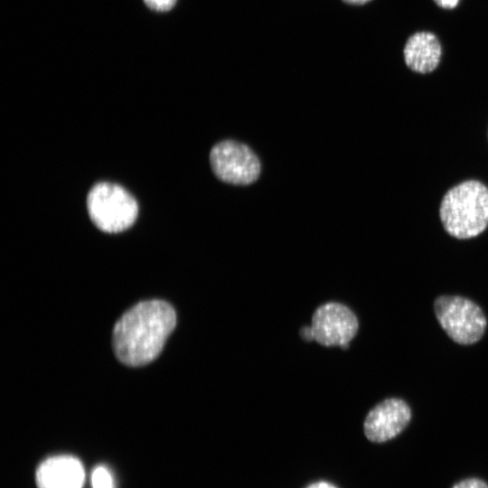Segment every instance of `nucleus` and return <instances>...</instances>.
Segmentation results:
<instances>
[{
  "label": "nucleus",
  "instance_id": "f257e3e1",
  "mask_svg": "<svg viewBox=\"0 0 488 488\" xmlns=\"http://www.w3.org/2000/svg\"><path fill=\"white\" fill-rule=\"evenodd\" d=\"M175 324V311L164 301L135 305L113 329L112 343L117 359L133 367L149 363L161 352Z\"/></svg>",
  "mask_w": 488,
  "mask_h": 488
},
{
  "label": "nucleus",
  "instance_id": "423d86ee",
  "mask_svg": "<svg viewBox=\"0 0 488 488\" xmlns=\"http://www.w3.org/2000/svg\"><path fill=\"white\" fill-rule=\"evenodd\" d=\"M356 315L346 305L329 302L320 305L313 314V338L324 346L348 348L358 331Z\"/></svg>",
  "mask_w": 488,
  "mask_h": 488
},
{
  "label": "nucleus",
  "instance_id": "4468645a",
  "mask_svg": "<svg viewBox=\"0 0 488 488\" xmlns=\"http://www.w3.org/2000/svg\"><path fill=\"white\" fill-rule=\"evenodd\" d=\"M300 334L305 341L314 340L311 326H304L300 331Z\"/></svg>",
  "mask_w": 488,
  "mask_h": 488
},
{
  "label": "nucleus",
  "instance_id": "f03ea898",
  "mask_svg": "<svg viewBox=\"0 0 488 488\" xmlns=\"http://www.w3.org/2000/svg\"><path fill=\"white\" fill-rule=\"evenodd\" d=\"M440 220L445 230L459 239L478 236L488 226V188L476 180H466L444 195Z\"/></svg>",
  "mask_w": 488,
  "mask_h": 488
},
{
  "label": "nucleus",
  "instance_id": "9d476101",
  "mask_svg": "<svg viewBox=\"0 0 488 488\" xmlns=\"http://www.w3.org/2000/svg\"><path fill=\"white\" fill-rule=\"evenodd\" d=\"M92 488H114L112 475L104 465L95 467L91 474Z\"/></svg>",
  "mask_w": 488,
  "mask_h": 488
},
{
  "label": "nucleus",
  "instance_id": "9b49d317",
  "mask_svg": "<svg viewBox=\"0 0 488 488\" xmlns=\"http://www.w3.org/2000/svg\"><path fill=\"white\" fill-rule=\"evenodd\" d=\"M145 5L153 10L165 12L174 7L176 0H144Z\"/></svg>",
  "mask_w": 488,
  "mask_h": 488
},
{
  "label": "nucleus",
  "instance_id": "f8f14e48",
  "mask_svg": "<svg viewBox=\"0 0 488 488\" xmlns=\"http://www.w3.org/2000/svg\"><path fill=\"white\" fill-rule=\"evenodd\" d=\"M452 488H488V484L478 478H467L456 483Z\"/></svg>",
  "mask_w": 488,
  "mask_h": 488
},
{
  "label": "nucleus",
  "instance_id": "1a4fd4ad",
  "mask_svg": "<svg viewBox=\"0 0 488 488\" xmlns=\"http://www.w3.org/2000/svg\"><path fill=\"white\" fill-rule=\"evenodd\" d=\"M403 53L404 61L410 70L428 73L439 64L442 50L434 33L418 32L408 39Z\"/></svg>",
  "mask_w": 488,
  "mask_h": 488
},
{
  "label": "nucleus",
  "instance_id": "6e6552de",
  "mask_svg": "<svg viewBox=\"0 0 488 488\" xmlns=\"http://www.w3.org/2000/svg\"><path fill=\"white\" fill-rule=\"evenodd\" d=\"M38 488H81L85 472L72 455H55L42 461L36 470Z\"/></svg>",
  "mask_w": 488,
  "mask_h": 488
},
{
  "label": "nucleus",
  "instance_id": "ddd939ff",
  "mask_svg": "<svg viewBox=\"0 0 488 488\" xmlns=\"http://www.w3.org/2000/svg\"><path fill=\"white\" fill-rule=\"evenodd\" d=\"M434 1L438 6L442 8L452 9L457 5L459 0H434Z\"/></svg>",
  "mask_w": 488,
  "mask_h": 488
},
{
  "label": "nucleus",
  "instance_id": "7ed1b4c3",
  "mask_svg": "<svg viewBox=\"0 0 488 488\" xmlns=\"http://www.w3.org/2000/svg\"><path fill=\"white\" fill-rule=\"evenodd\" d=\"M87 210L94 225L104 232L127 230L138 215L136 200L122 186L100 182L87 195Z\"/></svg>",
  "mask_w": 488,
  "mask_h": 488
},
{
  "label": "nucleus",
  "instance_id": "0eeeda50",
  "mask_svg": "<svg viewBox=\"0 0 488 488\" xmlns=\"http://www.w3.org/2000/svg\"><path fill=\"white\" fill-rule=\"evenodd\" d=\"M410 419L411 410L403 399H386L367 414L363 424L364 434L371 442L383 443L400 434Z\"/></svg>",
  "mask_w": 488,
  "mask_h": 488
},
{
  "label": "nucleus",
  "instance_id": "39448f33",
  "mask_svg": "<svg viewBox=\"0 0 488 488\" xmlns=\"http://www.w3.org/2000/svg\"><path fill=\"white\" fill-rule=\"evenodd\" d=\"M210 164L215 176L233 185H249L260 174V162L247 145L230 139L214 145L210 152Z\"/></svg>",
  "mask_w": 488,
  "mask_h": 488
},
{
  "label": "nucleus",
  "instance_id": "dca6fc26",
  "mask_svg": "<svg viewBox=\"0 0 488 488\" xmlns=\"http://www.w3.org/2000/svg\"><path fill=\"white\" fill-rule=\"evenodd\" d=\"M343 1L350 5H363L371 0H343Z\"/></svg>",
  "mask_w": 488,
  "mask_h": 488
},
{
  "label": "nucleus",
  "instance_id": "2eb2a0df",
  "mask_svg": "<svg viewBox=\"0 0 488 488\" xmlns=\"http://www.w3.org/2000/svg\"><path fill=\"white\" fill-rule=\"evenodd\" d=\"M306 488H337V487L330 483L321 481V482L314 483L308 485Z\"/></svg>",
  "mask_w": 488,
  "mask_h": 488
},
{
  "label": "nucleus",
  "instance_id": "20e7f679",
  "mask_svg": "<svg viewBox=\"0 0 488 488\" xmlns=\"http://www.w3.org/2000/svg\"><path fill=\"white\" fill-rule=\"evenodd\" d=\"M436 316L446 334L459 344H473L483 335L486 318L474 302L459 296H441L434 303Z\"/></svg>",
  "mask_w": 488,
  "mask_h": 488
}]
</instances>
